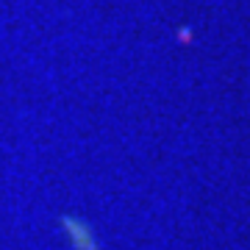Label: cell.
Wrapping results in <instances>:
<instances>
[{"mask_svg":"<svg viewBox=\"0 0 250 250\" xmlns=\"http://www.w3.org/2000/svg\"><path fill=\"white\" fill-rule=\"evenodd\" d=\"M59 223H62L64 233H67L72 250H100V242H98V236H95V228H92L86 220L72 217V214H64Z\"/></svg>","mask_w":250,"mask_h":250,"instance_id":"cell-1","label":"cell"}]
</instances>
